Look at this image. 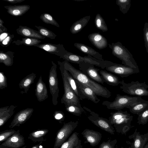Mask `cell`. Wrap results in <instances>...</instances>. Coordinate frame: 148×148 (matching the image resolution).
I'll use <instances>...</instances> for the list:
<instances>
[{
	"label": "cell",
	"instance_id": "obj_1",
	"mask_svg": "<svg viewBox=\"0 0 148 148\" xmlns=\"http://www.w3.org/2000/svg\"><path fill=\"white\" fill-rule=\"evenodd\" d=\"M64 68L76 80L90 88L97 96L106 98L111 96L110 92L106 87L93 80L80 70L77 69L66 60L60 62Z\"/></svg>",
	"mask_w": 148,
	"mask_h": 148
},
{
	"label": "cell",
	"instance_id": "obj_2",
	"mask_svg": "<svg viewBox=\"0 0 148 148\" xmlns=\"http://www.w3.org/2000/svg\"><path fill=\"white\" fill-rule=\"evenodd\" d=\"M110 114L109 120L114 126L117 132L126 134L131 128L134 126L131 125L133 116L128 113L127 111H123L120 110L111 112Z\"/></svg>",
	"mask_w": 148,
	"mask_h": 148
},
{
	"label": "cell",
	"instance_id": "obj_3",
	"mask_svg": "<svg viewBox=\"0 0 148 148\" xmlns=\"http://www.w3.org/2000/svg\"><path fill=\"white\" fill-rule=\"evenodd\" d=\"M112 54L122 61V64L134 68H139L132 54L127 49L118 41L108 44Z\"/></svg>",
	"mask_w": 148,
	"mask_h": 148
},
{
	"label": "cell",
	"instance_id": "obj_4",
	"mask_svg": "<svg viewBox=\"0 0 148 148\" xmlns=\"http://www.w3.org/2000/svg\"><path fill=\"white\" fill-rule=\"evenodd\" d=\"M141 97L130 96L117 94L115 100L111 102L108 101H103L102 104L109 109L120 110L125 108H128L134 104L140 101Z\"/></svg>",
	"mask_w": 148,
	"mask_h": 148
},
{
	"label": "cell",
	"instance_id": "obj_5",
	"mask_svg": "<svg viewBox=\"0 0 148 148\" xmlns=\"http://www.w3.org/2000/svg\"><path fill=\"white\" fill-rule=\"evenodd\" d=\"M60 58L68 62L78 64L84 62H88L101 67L102 69H105L110 62V61L108 60L101 61L98 60L89 55L84 57L82 56L68 51L66 50L60 56Z\"/></svg>",
	"mask_w": 148,
	"mask_h": 148
},
{
	"label": "cell",
	"instance_id": "obj_6",
	"mask_svg": "<svg viewBox=\"0 0 148 148\" xmlns=\"http://www.w3.org/2000/svg\"><path fill=\"white\" fill-rule=\"evenodd\" d=\"M120 88L124 92L131 95L141 97L148 96V85L145 82L140 83L138 81H132L126 83L124 80L121 81Z\"/></svg>",
	"mask_w": 148,
	"mask_h": 148
},
{
	"label": "cell",
	"instance_id": "obj_7",
	"mask_svg": "<svg viewBox=\"0 0 148 148\" xmlns=\"http://www.w3.org/2000/svg\"><path fill=\"white\" fill-rule=\"evenodd\" d=\"M77 121H71L64 123L57 132L53 148H59L69 138L72 133L77 127Z\"/></svg>",
	"mask_w": 148,
	"mask_h": 148
},
{
	"label": "cell",
	"instance_id": "obj_8",
	"mask_svg": "<svg viewBox=\"0 0 148 148\" xmlns=\"http://www.w3.org/2000/svg\"><path fill=\"white\" fill-rule=\"evenodd\" d=\"M83 108L89 112L90 114L87 117L92 123L111 134H114V128L109 119L99 116L98 114L85 106Z\"/></svg>",
	"mask_w": 148,
	"mask_h": 148
},
{
	"label": "cell",
	"instance_id": "obj_9",
	"mask_svg": "<svg viewBox=\"0 0 148 148\" xmlns=\"http://www.w3.org/2000/svg\"><path fill=\"white\" fill-rule=\"evenodd\" d=\"M61 74L64 91L61 99V103L65 106L73 104L81 107L80 100L71 88L65 77L62 73Z\"/></svg>",
	"mask_w": 148,
	"mask_h": 148
},
{
	"label": "cell",
	"instance_id": "obj_10",
	"mask_svg": "<svg viewBox=\"0 0 148 148\" xmlns=\"http://www.w3.org/2000/svg\"><path fill=\"white\" fill-rule=\"evenodd\" d=\"M52 66L49 70V86L50 94L52 96L53 104L56 105L58 103V98L59 97V89L58 82L57 73V65L53 61Z\"/></svg>",
	"mask_w": 148,
	"mask_h": 148
},
{
	"label": "cell",
	"instance_id": "obj_11",
	"mask_svg": "<svg viewBox=\"0 0 148 148\" xmlns=\"http://www.w3.org/2000/svg\"><path fill=\"white\" fill-rule=\"evenodd\" d=\"M107 71L119 75L122 78L140 72L139 68H134L111 62L105 68Z\"/></svg>",
	"mask_w": 148,
	"mask_h": 148
},
{
	"label": "cell",
	"instance_id": "obj_12",
	"mask_svg": "<svg viewBox=\"0 0 148 148\" xmlns=\"http://www.w3.org/2000/svg\"><path fill=\"white\" fill-rule=\"evenodd\" d=\"M79 70L93 80L98 83H104L98 72L100 69L95 68L92 64L84 62L79 64Z\"/></svg>",
	"mask_w": 148,
	"mask_h": 148
},
{
	"label": "cell",
	"instance_id": "obj_13",
	"mask_svg": "<svg viewBox=\"0 0 148 148\" xmlns=\"http://www.w3.org/2000/svg\"><path fill=\"white\" fill-rule=\"evenodd\" d=\"M34 110L33 108H27L18 112L14 116L9 127L12 128L19 127L25 123L32 115Z\"/></svg>",
	"mask_w": 148,
	"mask_h": 148
},
{
	"label": "cell",
	"instance_id": "obj_14",
	"mask_svg": "<svg viewBox=\"0 0 148 148\" xmlns=\"http://www.w3.org/2000/svg\"><path fill=\"white\" fill-rule=\"evenodd\" d=\"M128 138L133 140L132 143L126 142L130 145L131 148H144L148 142V133L141 134L136 128L134 133L129 136Z\"/></svg>",
	"mask_w": 148,
	"mask_h": 148
},
{
	"label": "cell",
	"instance_id": "obj_15",
	"mask_svg": "<svg viewBox=\"0 0 148 148\" xmlns=\"http://www.w3.org/2000/svg\"><path fill=\"white\" fill-rule=\"evenodd\" d=\"M25 144L24 138L20 134L19 130L1 144L8 148H19Z\"/></svg>",
	"mask_w": 148,
	"mask_h": 148
},
{
	"label": "cell",
	"instance_id": "obj_16",
	"mask_svg": "<svg viewBox=\"0 0 148 148\" xmlns=\"http://www.w3.org/2000/svg\"><path fill=\"white\" fill-rule=\"evenodd\" d=\"M58 62L60 66L61 73L65 77L70 86L80 100H82L84 99H86L79 90L75 79L64 68L60 62L58 61Z\"/></svg>",
	"mask_w": 148,
	"mask_h": 148
},
{
	"label": "cell",
	"instance_id": "obj_17",
	"mask_svg": "<svg viewBox=\"0 0 148 148\" xmlns=\"http://www.w3.org/2000/svg\"><path fill=\"white\" fill-rule=\"evenodd\" d=\"M81 134L86 141L93 147L97 145L102 138V134L99 132L88 129L84 130Z\"/></svg>",
	"mask_w": 148,
	"mask_h": 148
},
{
	"label": "cell",
	"instance_id": "obj_18",
	"mask_svg": "<svg viewBox=\"0 0 148 148\" xmlns=\"http://www.w3.org/2000/svg\"><path fill=\"white\" fill-rule=\"evenodd\" d=\"M34 46L43 49L49 53L54 54L60 57L66 50L63 45L60 44H55L45 43L37 45Z\"/></svg>",
	"mask_w": 148,
	"mask_h": 148
},
{
	"label": "cell",
	"instance_id": "obj_19",
	"mask_svg": "<svg viewBox=\"0 0 148 148\" xmlns=\"http://www.w3.org/2000/svg\"><path fill=\"white\" fill-rule=\"evenodd\" d=\"M88 38L92 44L99 49L106 48L108 45L107 39L99 32L89 34Z\"/></svg>",
	"mask_w": 148,
	"mask_h": 148
},
{
	"label": "cell",
	"instance_id": "obj_20",
	"mask_svg": "<svg viewBox=\"0 0 148 148\" xmlns=\"http://www.w3.org/2000/svg\"><path fill=\"white\" fill-rule=\"evenodd\" d=\"M35 91L37 99L39 102L44 101L48 97L47 88L45 84L42 80V75L36 84Z\"/></svg>",
	"mask_w": 148,
	"mask_h": 148
},
{
	"label": "cell",
	"instance_id": "obj_21",
	"mask_svg": "<svg viewBox=\"0 0 148 148\" xmlns=\"http://www.w3.org/2000/svg\"><path fill=\"white\" fill-rule=\"evenodd\" d=\"M17 33L24 37L44 39L46 37L41 35L38 31L26 26L20 25L16 29Z\"/></svg>",
	"mask_w": 148,
	"mask_h": 148
},
{
	"label": "cell",
	"instance_id": "obj_22",
	"mask_svg": "<svg viewBox=\"0 0 148 148\" xmlns=\"http://www.w3.org/2000/svg\"><path fill=\"white\" fill-rule=\"evenodd\" d=\"M78 88L86 99L90 100L95 103H98L100 100L92 90L75 79Z\"/></svg>",
	"mask_w": 148,
	"mask_h": 148
},
{
	"label": "cell",
	"instance_id": "obj_23",
	"mask_svg": "<svg viewBox=\"0 0 148 148\" xmlns=\"http://www.w3.org/2000/svg\"><path fill=\"white\" fill-rule=\"evenodd\" d=\"M79 134L77 132H73L60 148H82L83 145Z\"/></svg>",
	"mask_w": 148,
	"mask_h": 148
},
{
	"label": "cell",
	"instance_id": "obj_24",
	"mask_svg": "<svg viewBox=\"0 0 148 148\" xmlns=\"http://www.w3.org/2000/svg\"><path fill=\"white\" fill-rule=\"evenodd\" d=\"M74 46L81 52L100 60H104L102 55L90 47L84 44L75 43Z\"/></svg>",
	"mask_w": 148,
	"mask_h": 148
},
{
	"label": "cell",
	"instance_id": "obj_25",
	"mask_svg": "<svg viewBox=\"0 0 148 148\" xmlns=\"http://www.w3.org/2000/svg\"><path fill=\"white\" fill-rule=\"evenodd\" d=\"M4 7L7 10L8 13L16 16H22L30 8V6L27 5H8L4 6Z\"/></svg>",
	"mask_w": 148,
	"mask_h": 148
},
{
	"label": "cell",
	"instance_id": "obj_26",
	"mask_svg": "<svg viewBox=\"0 0 148 148\" xmlns=\"http://www.w3.org/2000/svg\"><path fill=\"white\" fill-rule=\"evenodd\" d=\"M16 107L11 105L0 108V127L3 125L13 114Z\"/></svg>",
	"mask_w": 148,
	"mask_h": 148
},
{
	"label": "cell",
	"instance_id": "obj_27",
	"mask_svg": "<svg viewBox=\"0 0 148 148\" xmlns=\"http://www.w3.org/2000/svg\"><path fill=\"white\" fill-rule=\"evenodd\" d=\"M104 82L112 86H117L121 84L117 77L106 71L100 70L99 73Z\"/></svg>",
	"mask_w": 148,
	"mask_h": 148
},
{
	"label": "cell",
	"instance_id": "obj_28",
	"mask_svg": "<svg viewBox=\"0 0 148 148\" xmlns=\"http://www.w3.org/2000/svg\"><path fill=\"white\" fill-rule=\"evenodd\" d=\"M90 16H87L74 22L70 28L71 32L76 34L80 31L87 24L90 19Z\"/></svg>",
	"mask_w": 148,
	"mask_h": 148
},
{
	"label": "cell",
	"instance_id": "obj_29",
	"mask_svg": "<svg viewBox=\"0 0 148 148\" xmlns=\"http://www.w3.org/2000/svg\"><path fill=\"white\" fill-rule=\"evenodd\" d=\"M36 77V75L34 73L27 75L19 82L18 85L20 89H23L24 92L27 93L30 86L34 83Z\"/></svg>",
	"mask_w": 148,
	"mask_h": 148
},
{
	"label": "cell",
	"instance_id": "obj_30",
	"mask_svg": "<svg viewBox=\"0 0 148 148\" xmlns=\"http://www.w3.org/2000/svg\"><path fill=\"white\" fill-rule=\"evenodd\" d=\"M148 108V101L142 99L129 108L130 112L139 115Z\"/></svg>",
	"mask_w": 148,
	"mask_h": 148
},
{
	"label": "cell",
	"instance_id": "obj_31",
	"mask_svg": "<svg viewBox=\"0 0 148 148\" xmlns=\"http://www.w3.org/2000/svg\"><path fill=\"white\" fill-rule=\"evenodd\" d=\"M48 132L49 130L47 129L37 130L31 132L29 135L28 138L34 143L42 142L45 140L44 137Z\"/></svg>",
	"mask_w": 148,
	"mask_h": 148
},
{
	"label": "cell",
	"instance_id": "obj_32",
	"mask_svg": "<svg viewBox=\"0 0 148 148\" xmlns=\"http://www.w3.org/2000/svg\"><path fill=\"white\" fill-rule=\"evenodd\" d=\"M14 53L11 51L4 52H0V63H3L6 66H12L14 62Z\"/></svg>",
	"mask_w": 148,
	"mask_h": 148
},
{
	"label": "cell",
	"instance_id": "obj_33",
	"mask_svg": "<svg viewBox=\"0 0 148 148\" xmlns=\"http://www.w3.org/2000/svg\"><path fill=\"white\" fill-rule=\"evenodd\" d=\"M41 42L39 39L34 38H23L21 40H17L12 42L17 45H24L28 46H34L39 44Z\"/></svg>",
	"mask_w": 148,
	"mask_h": 148
},
{
	"label": "cell",
	"instance_id": "obj_34",
	"mask_svg": "<svg viewBox=\"0 0 148 148\" xmlns=\"http://www.w3.org/2000/svg\"><path fill=\"white\" fill-rule=\"evenodd\" d=\"M94 23L96 28L105 32L108 30V29L106 22L99 14H97L96 15L94 20Z\"/></svg>",
	"mask_w": 148,
	"mask_h": 148
},
{
	"label": "cell",
	"instance_id": "obj_35",
	"mask_svg": "<svg viewBox=\"0 0 148 148\" xmlns=\"http://www.w3.org/2000/svg\"><path fill=\"white\" fill-rule=\"evenodd\" d=\"M65 109L68 112L77 116H80L85 111L83 108L74 105H65Z\"/></svg>",
	"mask_w": 148,
	"mask_h": 148
},
{
	"label": "cell",
	"instance_id": "obj_36",
	"mask_svg": "<svg viewBox=\"0 0 148 148\" xmlns=\"http://www.w3.org/2000/svg\"><path fill=\"white\" fill-rule=\"evenodd\" d=\"M116 3L119 6L120 11L123 14H125L130 8L131 0H116Z\"/></svg>",
	"mask_w": 148,
	"mask_h": 148
},
{
	"label": "cell",
	"instance_id": "obj_37",
	"mask_svg": "<svg viewBox=\"0 0 148 148\" xmlns=\"http://www.w3.org/2000/svg\"><path fill=\"white\" fill-rule=\"evenodd\" d=\"M35 27L38 29V31L41 35L45 37L54 39L57 36V35L53 32L45 27L37 25Z\"/></svg>",
	"mask_w": 148,
	"mask_h": 148
},
{
	"label": "cell",
	"instance_id": "obj_38",
	"mask_svg": "<svg viewBox=\"0 0 148 148\" xmlns=\"http://www.w3.org/2000/svg\"><path fill=\"white\" fill-rule=\"evenodd\" d=\"M40 18L44 22L46 23L50 24L58 27H60L58 23L49 14L45 13L42 14Z\"/></svg>",
	"mask_w": 148,
	"mask_h": 148
},
{
	"label": "cell",
	"instance_id": "obj_39",
	"mask_svg": "<svg viewBox=\"0 0 148 148\" xmlns=\"http://www.w3.org/2000/svg\"><path fill=\"white\" fill-rule=\"evenodd\" d=\"M16 131L13 129L8 130L1 132L0 133V143L5 141L14 134Z\"/></svg>",
	"mask_w": 148,
	"mask_h": 148
},
{
	"label": "cell",
	"instance_id": "obj_40",
	"mask_svg": "<svg viewBox=\"0 0 148 148\" xmlns=\"http://www.w3.org/2000/svg\"><path fill=\"white\" fill-rule=\"evenodd\" d=\"M137 123L139 125H144L148 121V108L138 115Z\"/></svg>",
	"mask_w": 148,
	"mask_h": 148
},
{
	"label": "cell",
	"instance_id": "obj_41",
	"mask_svg": "<svg viewBox=\"0 0 148 148\" xmlns=\"http://www.w3.org/2000/svg\"><path fill=\"white\" fill-rule=\"evenodd\" d=\"M117 142L116 139L113 140L110 139L107 141L103 142L98 148H118L117 145H116Z\"/></svg>",
	"mask_w": 148,
	"mask_h": 148
},
{
	"label": "cell",
	"instance_id": "obj_42",
	"mask_svg": "<svg viewBox=\"0 0 148 148\" xmlns=\"http://www.w3.org/2000/svg\"><path fill=\"white\" fill-rule=\"evenodd\" d=\"M143 36L145 46L148 54V23L145 22L143 28Z\"/></svg>",
	"mask_w": 148,
	"mask_h": 148
},
{
	"label": "cell",
	"instance_id": "obj_43",
	"mask_svg": "<svg viewBox=\"0 0 148 148\" xmlns=\"http://www.w3.org/2000/svg\"><path fill=\"white\" fill-rule=\"evenodd\" d=\"M7 77L3 72H0V89H3L7 87Z\"/></svg>",
	"mask_w": 148,
	"mask_h": 148
},
{
	"label": "cell",
	"instance_id": "obj_44",
	"mask_svg": "<svg viewBox=\"0 0 148 148\" xmlns=\"http://www.w3.org/2000/svg\"><path fill=\"white\" fill-rule=\"evenodd\" d=\"M53 116L55 119L58 121L60 123L63 121L65 119L64 113L61 111H56L54 112Z\"/></svg>",
	"mask_w": 148,
	"mask_h": 148
},
{
	"label": "cell",
	"instance_id": "obj_45",
	"mask_svg": "<svg viewBox=\"0 0 148 148\" xmlns=\"http://www.w3.org/2000/svg\"><path fill=\"white\" fill-rule=\"evenodd\" d=\"M14 36L13 35H9L1 42L2 45H7L10 44V42L12 40L13 38H14Z\"/></svg>",
	"mask_w": 148,
	"mask_h": 148
},
{
	"label": "cell",
	"instance_id": "obj_46",
	"mask_svg": "<svg viewBox=\"0 0 148 148\" xmlns=\"http://www.w3.org/2000/svg\"><path fill=\"white\" fill-rule=\"evenodd\" d=\"M3 20L1 19H0V32L1 34L3 32H6L7 31V29L4 26L3 24Z\"/></svg>",
	"mask_w": 148,
	"mask_h": 148
},
{
	"label": "cell",
	"instance_id": "obj_47",
	"mask_svg": "<svg viewBox=\"0 0 148 148\" xmlns=\"http://www.w3.org/2000/svg\"><path fill=\"white\" fill-rule=\"evenodd\" d=\"M9 35L6 32H4L1 34L0 35V42H2Z\"/></svg>",
	"mask_w": 148,
	"mask_h": 148
},
{
	"label": "cell",
	"instance_id": "obj_48",
	"mask_svg": "<svg viewBox=\"0 0 148 148\" xmlns=\"http://www.w3.org/2000/svg\"><path fill=\"white\" fill-rule=\"evenodd\" d=\"M8 2L9 3H21L24 1L25 0H4Z\"/></svg>",
	"mask_w": 148,
	"mask_h": 148
},
{
	"label": "cell",
	"instance_id": "obj_49",
	"mask_svg": "<svg viewBox=\"0 0 148 148\" xmlns=\"http://www.w3.org/2000/svg\"><path fill=\"white\" fill-rule=\"evenodd\" d=\"M42 143V142H40L39 144L33 146L31 148H43L42 146L41 145Z\"/></svg>",
	"mask_w": 148,
	"mask_h": 148
},
{
	"label": "cell",
	"instance_id": "obj_50",
	"mask_svg": "<svg viewBox=\"0 0 148 148\" xmlns=\"http://www.w3.org/2000/svg\"><path fill=\"white\" fill-rule=\"evenodd\" d=\"M144 148H148V142L147 143Z\"/></svg>",
	"mask_w": 148,
	"mask_h": 148
},
{
	"label": "cell",
	"instance_id": "obj_51",
	"mask_svg": "<svg viewBox=\"0 0 148 148\" xmlns=\"http://www.w3.org/2000/svg\"><path fill=\"white\" fill-rule=\"evenodd\" d=\"M121 148H127V147H121ZM128 148H131V147L130 146Z\"/></svg>",
	"mask_w": 148,
	"mask_h": 148
},
{
	"label": "cell",
	"instance_id": "obj_52",
	"mask_svg": "<svg viewBox=\"0 0 148 148\" xmlns=\"http://www.w3.org/2000/svg\"><path fill=\"white\" fill-rule=\"evenodd\" d=\"M26 147H27V146H25L22 147L21 148H26Z\"/></svg>",
	"mask_w": 148,
	"mask_h": 148
}]
</instances>
